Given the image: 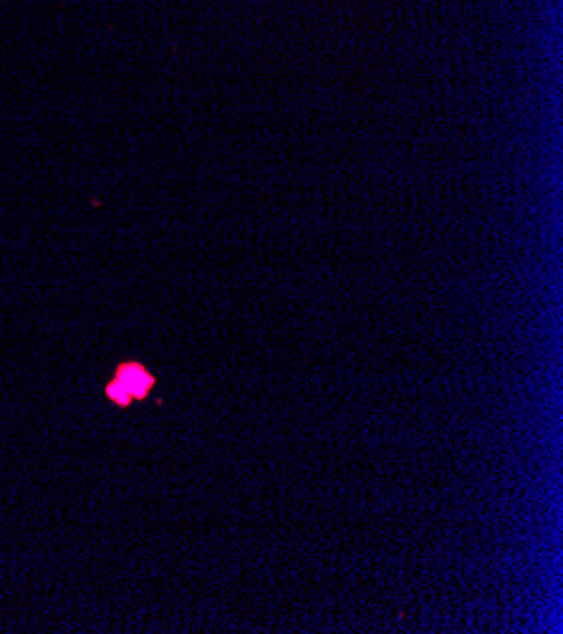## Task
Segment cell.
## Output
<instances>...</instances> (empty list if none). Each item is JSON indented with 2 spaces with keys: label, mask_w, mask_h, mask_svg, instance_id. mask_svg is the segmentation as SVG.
Here are the masks:
<instances>
[{
  "label": "cell",
  "mask_w": 563,
  "mask_h": 634,
  "mask_svg": "<svg viewBox=\"0 0 563 634\" xmlns=\"http://www.w3.org/2000/svg\"><path fill=\"white\" fill-rule=\"evenodd\" d=\"M157 387V377L142 362H119L117 372L104 387V395L117 407H132V402L147 400Z\"/></svg>",
  "instance_id": "1"
}]
</instances>
